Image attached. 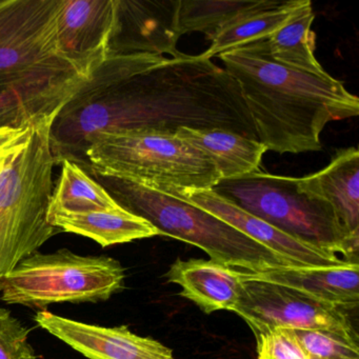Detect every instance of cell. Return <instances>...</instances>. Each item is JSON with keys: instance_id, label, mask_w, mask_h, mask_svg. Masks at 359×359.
Masks as SVG:
<instances>
[{"instance_id": "21", "label": "cell", "mask_w": 359, "mask_h": 359, "mask_svg": "<svg viewBox=\"0 0 359 359\" xmlns=\"http://www.w3.org/2000/svg\"><path fill=\"white\" fill-rule=\"evenodd\" d=\"M314 20L312 4L304 0V5L294 12L289 20L266 39L270 57L294 70L315 75L327 74L314 55Z\"/></svg>"}, {"instance_id": "23", "label": "cell", "mask_w": 359, "mask_h": 359, "mask_svg": "<svg viewBox=\"0 0 359 359\" xmlns=\"http://www.w3.org/2000/svg\"><path fill=\"white\" fill-rule=\"evenodd\" d=\"M304 0L279 1L278 5L262 11L256 12L245 20L222 31L207 51L201 55L212 60L214 56L230 51L237 47L266 39L280 29L294 12L304 5Z\"/></svg>"}, {"instance_id": "1", "label": "cell", "mask_w": 359, "mask_h": 359, "mask_svg": "<svg viewBox=\"0 0 359 359\" xmlns=\"http://www.w3.org/2000/svg\"><path fill=\"white\" fill-rule=\"evenodd\" d=\"M220 129L258 140L233 77L203 55L109 54L50 127L58 163H85L88 140L100 132L176 134Z\"/></svg>"}, {"instance_id": "24", "label": "cell", "mask_w": 359, "mask_h": 359, "mask_svg": "<svg viewBox=\"0 0 359 359\" xmlns=\"http://www.w3.org/2000/svg\"><path fill=\"white\" fill-rule=\"evenodd\" d=\"M304 352L323 359H359L358 341L330 331L294 330Z\"/></svg>"}, {"instance_id": "22", "label": "cell", "mask_w": 359, "mask_h": 359, "mask_svg": "<svg viewBox=\"0 0 359 359\" xmlns=\"http://www.w3.org/2000/svg\"><path fill=\"white\" fill-rule=\"evenodd\" d=\"M62 174L54 188L49 216L56 212L85 213L113 211L121 205L79 163L62 161Z\"/></svg>"}, {"instance_id": "19", "label": "cell", "mask_w": 359, "mask_h": 359, "mask_svg": "<svg viewBox=\"0 0 359 359\" xmlns=\"http://www.w3.org/2000/svg\"><path fill=\"white\" fill-rule=\"evenodd\" d=\"M86 81L0 88V129L32 127L55 115Z\"/></svg>"}, {"instance_id": "11", "label": "cell", "mask_w": 359, "mask_h": 359, "mask_svg": "<svg viewBox=\"0 0 359 359\" xmlns=\"http://www.w3.org/2000/svg\"><path fill=\"white\" fill-rule=\"evenodd\" d=\"M117 12L118 0H65L58 18V52L87 79L108 56Z\"/></svg>"}, {"instance_id": "8", "label": "cell", "mask_w": 359, "mask_h": 359, "mask_svg": "<svg viewBox=\"0 0 359 359\" xmlns=\"http://www.w3.org/2000/svg\"><path fill=\"white\" fill-rule=\"evenodd\" d=\"M64 4L0 0V88L87 79L58 52V18Z\"/></svg>"}, {"instance_id": "6", "label": "cell", "mask_w": 359, "mask_h": 359, "mask_svg": "<svg viewBox=\"0 0 359 359\" xmlns=\"http://www.w3.org/2000/svg\"><path fill=\"white\" fill-rule=\"evenodd\" d=\"M81 167L155 189L212 190L220 180L211 159L176 134L100 132L88 140Z\"/></svg>"}, {"instance_id": "5", "label": "cell", "mask_w": 359, "mask_h": 359, "mask_svg": "<svg viewBox=\"0 0 359 359\" xmlns=\"http://www.w3.org/2000/svg\"><path fill=\"white\" fill-rule=\"evenodd\" d=\"M298 182L257 171L219 180L212 190L297 241L358 262L359 239L348 234L329 203L302 192Z\"/></svg>"}, {"instance_id": "13", "label": "cell", "mask_w": 359, "mask_h": 359, "mask_svg": "<svg viewBox=\"0 0 359 359\" xmlns=\"http://www.w3.org/2000/svg\"><path fill=\"white\" fill-rule=\"evenodd\" d=\"M39 327L89 359H175L173 351L127 325L107 327L81 323L43 310L34 318Z\"/></svg>"}, {"instance_id": "27", "label": "cell", "mask_w": 359, "mask_h": 359, "mask_svg": "<svg viewBox=\"0 0 359 359\" xmlns=\"http://www.w3.org/2000/svg\"><path fill=\"white\" fill-rule=\"evenodd\" d=\"M32 127L1 128L0 129V157L9 154L18 147L22 146L30 135Z\"/></svg>"}, {"instance_id": "3", "label": "cell", "mask_w": 359, "mask_h": 359, "mask_svg": "<svg viewBox=\"0 0 359 359\" xmlns=\"http://www.w3.org/2000/svg\"><path fill=\"white\" fill-rule=\"evenodd\" d=\"M54 116L35 123L22 146L0 157V281L62 233L49 220L58 165L50 140Z\"/></svg>"}, {"instance_id": "20", "label": "cell", "mask_w": 359, "mask_h": 359, "mask_svg": "<svg viewBox=\"0 0 359 359\" xmlns=\"http://www.w3.org/2000/svg\"><path fill=\"white\" fill-rule=\"evenodd\" d=\"M274 0H180V35L201 32L213 41L222 31L248 16L275 7Z\"/></svg>"}, {"instance_id": "2", "label": "cell", "mask_w": 359, "mask_h": 359, "mask_svg": "<svg viewBox=\"0 0 359 359\" xmlns=\"http://www.w3.org/2000/svg\"><path fill=\"white\" fill-rule=\"evenodd\" d=\"M249 110L258 140L279 154L320 151L331 121L359 115V100L329 74L294 70L269 55L266 39L219 54Z\"/></svg>"}, {"instance_id": "18", "label": "cell", "mask_w": 359, "mask_h": 359, "mask_svg": "<svg viewBox=\"0 0 359 359\" xmlns=\"http://www.w3.org/2000/svg\"><path fill=\"white\" fill-rule=\"evenodd\" d=\"M50 222L62 232L74 233L93 239L102 247L131 243L137 239L161 236L150 222L125 209L85 213L56 212Z\"/></svg>"}, {"instance_id": "16", "label": "cell", "mask_w": 359, "mask_h": 359, "mask_svg": "<svg viewBox=\"0 0 359 359\" xmlns=\"http://www.w3.org/2000/svg\"><path fill=\"white\" fill-rule=\"evenodd\" d=\"M243 272V271H241ZM262 280L272 281L308 294L320 302L351 312L359 304V264L323 268H280L262 272H245Z\"/></svg>"}, {"instance_id": "4", "label": "cell", "mask_w": 359, "mask_h": 359, "mask_svg": "<svg viewBox=\"0 0 359 359\" xmlns=\"http://www.w3.org/2000/svg\"><path fill=\"white\" fill-rule=\"evenodd\" d=\"M85 168L126 211L150 222L163 236L196 245L212 262L243 272L292 266L268 248L192 203L150 187Z\"/></svg>"}, {"instance_id": "14", "label": "cell", "mask_w": 359, "mask_h": 359, "mask_svg": "<svg viewBox=\"0 0 359 359\" xmlns=\"http://www.w3.org/2000/svg\"><path fill=\"white\" fill-rule=\"evenodd\" d=\"M169 283L182 287L180 295L203 312L232 311L241 295V272L212 260L177 259L165 274Z\"/></svg>"}, {"instance_id": "25", "label": "cell", "mask_w": 359, "mask_h": 359, "mask_svg": "<svg viewBox=\"0 0 359 359\" xmlns=\"http://www.w3.org/2000/svg\"><path fill=\"white\" fill-rule=\"evenodd\" d=\"M30 330L0 306V359H39L29 342Z\"/></svg>"}, {"instance_id": "7", "label": "cell", "mask_w": 359, "mask_h": 359, "mask_svg": "<svg viewBox=\"0 0 359 359\" xmlns=\"http://www.w3.org/2000/svg\"><path fill=\"white\" fill-rule=\"evenodd\" d=\"M125 269L106 255L36 252L0 281V299L45 310L60 302H106L125 287Z\"/></svg>"}, {"instance_id": "15", "label": "cell", "mask_w": 359, "mask_h": 359, "mask_svg": "<svg viewBox=\"0 0 359 359\" xmlns=\"http://www.w3.org/2000/svg\"><path fill=\"white\" fill-rule=\"evenodd\" d=\"M302 192L318 197L335 210L348 234L359 239V152L340 149L331 163L316 173L299 178Z\"/></svg>"}, {"instance_id": "26", "label": "cell", "mask_w": 359, "mask_h": 359, "mask_svg": "<svg viewBox=\"0 0 359 359\" xmlns=\"http://www.w3.org/2000/svg\"><path fill=\"white\" fill-rule=\"evenodd\" d=\"M257 359H309L293 329L275 327L256 338Z\"/></svg>"}, {"instance_id": "12", "label": "cell", "mask_w": 359, "mask_h": 359, "mask_svg": "<svg viewBox=\"0 0 359 359\" xmlns=\"http://www.w3.org/2000/svg\"><path fill=\"white\" fill-rule=\"evenodd\" d=\"M180 0H118L109 54L180 55Z\"/></svg>"}, {"instance_id": "10", "label": "cell", "mask_w": 359, "mask_h": 359, "mask_svg": "<svg viewBox=\"0 0 359 359\" xmlns=\"http://www.w3.org/2000/svg\"><path fill=\"white\" fill-rule=\"evenodd\" d=\"M155 190L182 199L209 212L250 238L268 248L294 268H323L340 266L348 262L336 254L289 236L222 198L213 190L174 188H156Z\"/></svg>"}, {"instance_id": "9", "label": "cell", "mask_w": 359, "mask_h": 359, "mask_svg": "<svg viewBox=\"0 0 359 359\" xmlns=\"http://www.w3.org/2000/svg\"><path fill=\"white\" fill-rule=\"evenodd\" d=\"M239 272L243 285L232 312L245 321L255 338L275 327H289L333 332L358 341L348 311L298 290Z\"/></svg>"}, {"instance_id": "17", "label": "cell", "mask_w": 359, "mask_h": 359, "mask_svg": "<svg viewBox=\"0 0 359 359\" xmlns=\"http://www.w3.org/2000/svg\"><path fill=\"white\" fill-rule=\"evenodd\" d=\"M176 135L203 151L211 159L220 180L259 171L262 156L268 151L259 140L226 130L182 128Z\"/></svg>"}]
</instances>
